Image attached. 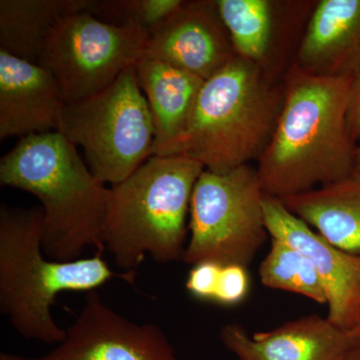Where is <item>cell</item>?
Segmentation results:
<instances>
[{"label": "cell", "instance_id": "cell-1", "mask_svg": "<svg viewBox=\"0 0 360 360\" xmlns=\"http://www.w3.org/2000/svg\"><path fill=\"white\" fill-rule=\"evenodd\" d=\"M352 77H321L293 65L269 143L257 167L266 195L288 198L347 179L357 143L347 129Z\"/></svg>", "mask_w": 360, "mask_h": 360}, {"label": "cell", "instance_id": "cell-4", "mask_svg": "<svg viewBox=\"0 0 360 360\" xmlns=\"http://www.w3.org/2000/svg\"><path fill=\"white\" fill-rule=\"evenodd\" d=\"M205 169L186 155L150 156L110 186L103 240L120 271H136L146 255L160 264L182 260L191 196Z\"/></svg>", "mask_w": 360, "mask_h": 360}, {"label": "cell", "instance_id": "cell-16", "mask_svg": "<svg viewBox=\"0 0 360 360\" xmlns=\"http://www.w3.org/2000/svg\"><path fill=\"white\" fill-rule=\"evenodd\" d=\"M279 200L329 243L360 257V174Z\"/></svg>", "mask_w": 360, "mask_h": 360}, {"label": "cell", "instance_id": "cell-9", "mask_svg": "<svg viewBox=\"0 0 360 360\" xmlns=\"http://www.w3.org/2000/svg\"><path fill=\"white\" fill-rule=\"evenodd\" d=\"M0 360H179L167 335L153 323H135L103 302L97 291L85 295L65 340L37 357L0 354Z\"/></svg>", "mask_w": 360, "mask_h": 360}, {"label": "cell", "instance_id": "cell-21", "mask_svg": "<svg viewBox=\"0 0 360 360\" xmlns=\"http://www.w3.org/2000/svg\"><path fill=\"white\" fill-rule=\"evenodd\" d=\"M248 288L250 281L245 266L222 265L213 302L222 305L236 304L245 300Z\"/></svg>", "mask_w": 360, "mask_h": 360}, {"label": "cell", "instance_id": "cell-12", "mask_svg": "<svg viewBox=\"0 0 360 360\" xmlns=\"http://www.w3.org/2000/svg\"><path fill=\"white\" fill-rule=\"evenodd\" d=\"M65 105L51 71L0 51L1 141L58 131Z\"/></svg>", "mask_w": 360, "mask_h": 360}, {"label": "cell", "instance_id": "cell-5", "mask_svg": "<svg viewBox=\"0 0 360 360\" xmlns=\"http://www.w3.org/2000/svg\"><path fill=\"white\" fill-rule=\"evenodd\" d=\"M283 99L259 65L236 56L205 80L175 155L193 158L217 174L259 160Z\"/></svg>", "mask_w": 360, "mask_h": 360}, {"label": "cell", "instance_id": "cell-6", "mask_svg": "<svg viewBox=\"0 0 360 360\" xmlns=\"http://www.w3.org/2000/svg\"><path fill=\"white\" fill-rule=\"evenodd\" d=\"M58 132L84 149L85 162L103 184L115 186L134 174L150 158L155 143L153 116L136 65L98 94L65 104Z\"/></svg>", "mask_w": 360, "mask_h": 360}, {"label": "cell", "instance_id": "cell-24", "mask_svg": "<svg viewBox=\"0 0 360 360\" xmlns=\"http://www.w3.org/2000/svg\"><path fill=\"white\" fill-rule=\"evenodd\" d=\"M342 360H360V338L354 347L350 348L349 352L345 354Z\"/></svg>", "mask_w": 360, "mask_h": 360}, {"label": "cell", "instance_id": "cell-3", "mask_svg": "<svg viewBox=\"0 0 360 360\" xmlns=\"http://www.w3.org/2000/svg\"><path fill=\"white\" fill-rule=\"evenodd\" d=\"M134 271H115L101 253L56 262L42 250V210L0 206V311L26 340L58 345L66 329L52 316L63 292L96 291L113 279L134 285Z\"/></svg>", "mask_w": 360, "mask_h": 360}, {"label": "cell", "instance_id": "cell-7", "mask_svg": "<svg viewBox=\"0 0 360 360\" xmlns=\"http://www.w3.org/2000/svg\"><path fill=\"white\" fill-rule=\"evenodd\" d=\"M264 196L257 169L250 165L224 174L203 170L191 196L182 262L248 266L269 236Z\"/></svg>", "mask_w": 360, "mask_h": 360}, {"label": "cell", "instance_id": "cell-8", "mask_svg": "<svg viewBox=\"0 0 360 360\" xmlns=\"http://www.w3.org/2000/svg\"><path fill=\"white\" fill-rule=\"evenodd\" d=\"M148 39L146 30L108 25L84 11L54 28L40 65L58 80L65 104L75 103L105 89L136 65Z\"/></svg>", "mask_w": 360, "mask_h": 360}, {"label": "cell", "instance_id": "cell-18", "mask_svg": "<svg viewBox=\"0 0 360 360\" xmlns=\"http://www.w3.org/2000/svg\"><path fill=\"white\" fill-rule=\"evenodd\" d=\"M234 52L262 68L271 45L272 4L269 0H217Z\"/></svg>", "mask_w": 360, "mask_h": 360}, {"label": "cell", "instance_id": "cell-23", "mask_svg": "<svg viewBox=\"0 0 360 360\" xmlns=\"http://www.w3.org/2000/svg\"><path fill=\"white\" fill-rule=\"evenodd\" d=\"M347 120L348 132L357 143L360 141V71L352 78Z\"/></svg>", "mask_w": 360, "mask_h": 360}, {"label": "cell", "instance_id": "cell-17", "mask_svg": "<svg viewBox=\"0 0 360 360\" xmlns=\"http://www.w3.org/2000/svg\"><path fill=\"white\" fill-rule=\"evenodd\" d=\"M91 0H0V51L40 65L60 21L87 11Z\"/></svg>", "mask_w": 360, "mask_h": 360}, {"label": "cell", "instance_id": "cell-2", "mask_svg": "<svg viewBox=\"0 0 360 360\" xmlns=\"http://www.w3.org/2000/svg\"><path fill=\"white\" fill-rule=\"evenodd\" d=\"M0 184L34 195L42 210V250L56 262L105 251L110 188L60 132L21 139L0 160Z\"/></svg>", "mask_w": 360, "mask_h": 360}, {"label": "cell", "instance_id": "cell-26", "mask_svg": "<svg viewBox=\"0 0 360 360\" xmlns=\"http://www.w3.org/2000/svg\"><path fill=\"white\" fill-rule=\"evenodd\" d=\"M357 329H359V333L360 335V310H359V326H357Z\"/></svg>", "mask_w": 360, "mask_h": 360}, {"label": "cell", "instance_id": "cell-20", "mask_svg": "<svg viewBox=\"0 0 360 360\" xmlns=\"http://www.w3.org/2000/svg\"><path fill=\"white\" fill-rule=\"evenodd\" d=\"M181 4L182 0H91L86 11L108 25L150 33Z\"/></svg>", "mask_w": 360, "mask_h": 360}, {"label": "cell", "instance_id": "cell-27", "mask_svg": "<svg viewBox=\"0 0 360 360\" xmlns=\"http://www.w3.org/2000/svg\"></svg>", "mask_w": 360, "mask_h": 360}, {"label": "cell", "instance_id": "cell-14", "mask_svg": "<svg viewBox=\"0 0 360 360\" xmlns=\"http://www.w3.org/2000/svg\"><path fill=\"white\" fill-rule=\"evenodd\" d=\"M295 65L315 75L354 78L360 71V0L319 1Z\"/></svg>", "mask_w": 360, "mask_h": 360}, {"label": "cell", "instance_id": "cell-19", "mask_svg": "<svg viewBox=\"0 0 360 360\" xmlns=\"http://www.w3.org/2000/svg\"><path fill=\"white\" fill-rule=\"evenodd\" d=\"M260 281L266 288L290 291L328 304V295L314 265L288 243L271 238L270 250L259 267Z\"/></svg>", "mask_w": 360, "mask_h": 360}, {"label": "cell", "instance_id": "cell-10", "mask_svg": "<svg viewBox=\"0 0 360 360\" xmlns=\"http://www.w3.org/2000/svg\"><path fill=\"white\" fill-rule=\"evenodd\" d=\"M265 225L271 238L303 253L314 265L328 295V319L338 328L359 331L360 257L335 248L293 214L283 201L265 194Z\"/></svg>", "mask_w": 360, "mask_h": 360}, {"label": "cell", "instance_id": "cell-15", "mask_svg": "<svg viewBox=\"0 0 360 360\" xmlns=\"http://www.w3.org/2000/svg\"><path fill=\"white\" fill-rule=\"evenodd\" d=\"M136 73L155 127L151 156L175 155L205 80L146 56L137 63Z\"/></svg>", "mask_w": 360, "mask_h": 360}, {"label": "cell", "instance_id": "cell-22", "mask_svg": "<svg viewBox=\"0 0 360 360\" xmlns=\"http://www.w3.org/2000/svg\"><path fill=\"white\" fill-rule=\"evenodd\" d=\"M221 266V264L212 262L193 265L187 276V291L198 300L213 302Z\"/></svg>", "mask_w": 360, "mask_h": 360}, {"label": "cell", "instance_id": "cell-11", "mask_svg": "<svg viewBox=\"0 0 360 360\" xmlns=\"http://www.w3.org/2000/svg\"><path fill=\"white\" fill-rule=\"evenodd\" d=\"M144 56L203 80L236 58L217 1H182L149 33Z\"/></svg>", "mask_w": 360, "mask_h": 360}, {"label": "cell", "instance_id": "cell-25", "mask_svg": "<svg viewBox=\"0 0 360 360\" xmlns=\"http://www.w3.org/2000/svg\"><path fill=\"white\" fill-rule=\"evenodd\" d=\"M354 172L360 174V141H359V143H357L356 158H355Z\"/></svg>", "mask_w": 360, "mask_h": 360}, {"label": "cell", "instance_id": "cell-13", "mask_svg": "<svg viewBox=\"0 0 360 360\" xmlns=\"http://www.w3.org/2000/svg\"><path fill=\"white\" fill-rule=\"evenodd\" d=\"M220 338L238 360H342L360 335L338 328L328 317L309 315L253 335L227 324Z\"/></svg>", "mask_w": 360, "mask_h": 360}]
</instances>
